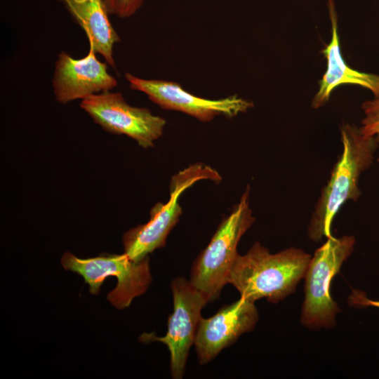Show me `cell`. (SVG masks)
Here are the masks:
<instances>
[{
	"mask_svg": "<svg viewBox=\"0 0 379 379\" xmlns=\"http://www.w3.org/2000/svg\"><path fill=\"white\" fill-rule=\"evenodd\" d=\"M81 107L109 133L126 135L149 148L163 134L166 120L145 107L129 105L119 92L106 91L81 100Z\"/></svg>",
	"mask_w": 379,
	"mask_h": 379,
	"instance_id": "cell-8",
	"label": "cell"
},
{
	"mask_svg": "<svg viewBox=\"0 0 379 379\" xmlns=\"http://www.w3.org/2000/svg\"><path fill=\"white\" fill-rule=\"evenodd\" d=\"M354 244L352 235H332L315 251L304 277L305 299L300 316L304 326L317 330L335 326L336 316L341 310L331 296V282L353 252Z\"/></svg>",
	"mask_w": 379,
	"mask_h": 379,
	"instance_id": "cell-4",
	"label": "cell"
},
{
	"mask_svg": "<svg viewBox=\"0 0 379 379\" xmlns=\"http://www.w3.org/2000/svg\"><path fill=\"white\" fill-rule=\"evenodd\" d=\"M88 41L89 50L84 58L76 59L65 51L58 55L52 84L55 98L61 104L82 100L117 86V79L107 71V65L97 58L92 41Z\"/></svg>",
	"mask_w": 379,
	"mask_h": 379,
	"instance_id": "cell-11",
	"label": "cell"
},
{
	"mask_svg": "<svg viewBox=\"0 0 379 379\" xmlns=\"http://www.w3.org/2000/svg\"><path fill=\"white\" fill-rule=\"evenodd\" d=\"M311 255L290 247L276 253L255 242L244 255H238L228 277L241 297L254 302L265 298L277 304L293 293L304 279Z\"/></svg>",
	"mask_w": 379,
	"mask_h": 379,
	"instance_id": "cell-1",
	"label": "cell"
},
{
	"mask_svg": "<svg viewBox=\"0 0 379 379\" xmlns=\"http://www.w3.org/2000/svg\"><path fill=\"white\" fill-rule=\"evenodd\" d=\"M69 13L86 33L95 51L107 65L116 69L113 48L120 41L109 12L102 0H60Z\"/></svg>",
	"mask_w": 379,
	"mask_h": 379,
	"instance_id": "cell-13",
	"label": "cell"
},
{
	"mask_svg": "<svg viewBox=\"0 0 379 379\" xmlns=\"http://www.w3.org/2000/svg\"><path fill=\"white\" fill-rule=\"evenodd\" d=\"M173 311L168 321L164 336L154 333H143L139 338L142 343L153 341L164 344L170 352L171 377L183 378L190 348L194 345L197 328L202 317L201 312L208 302L206 295L184 277H178L171 281Z\"/></svg>",
	"mask_w": 379,
	"mask_h": 379,
	"instance_id": "cell-7",
	"label": "cell"
},
{
	"mask_svg": "<svg viewBox=\"0 0 379 379\" xmlns=\"http://www.w3.org/2000/svg\"><path fill=\"white\" fill-rule=\"evenodd\" d=\"M349 302L354 306H373L379 308V300H369L363 292L359 291H352Z\"/></svg>",
	"mask_w": 379,
	"mask_h": 379,
	"instance_id": "cell-16",
	"label": "cell"
},
{
	"mask_svg": "<svg viewBox=\"0 0 379 379\" xmlns=\"http://www.w3.org/2000/svg\"><path fill=\"white\" fill-rule=\"evenodd\" d=\"M144 1L145 0H120L117 15L121 18L133 15Z\"/></svg>",
	"mask_w": 379,
	"mask_h": 379,
	"instance_id": "cell-15",
	"label": "cell"
},
{
	"mask_svg": "<svg viewBox=\"0 0 379 379\" xmlns=\"http://www.w3.org/2000/svg\"><path fill=\"white\" fill-rule=\"evenodd\" d=\"M361 107L364 117L359 127L361 133L368 137H379V96L365 101Z\"/></svg>",
	"mask_w": 379,
	"mask_h": 379,
	"instance_id": "cell-14",
	"label": "cell"
},
{
	"mask_svg": "<svg viewBox=\"0 0 379 379\" xmlns=\"http://www.w3.org/2000/svg\"><path fill=\"white\" fill-rule=\"evenodd\" d=\"M332 25L330 43L321 51L327 61L326 70L319 83V90L312 105L317 109L327 102L335 88L341 84H354L370 90L374 97L379 96V75L362 72L351 68L344 60L340 48L337 15L333 0H328Z\"/></svg>",
	"mask_w": 379,
	"mask_h": 379,
	"instance_id": "cell-12",
	"label": "cell"
},
{
	"mask_svg": "<svg viewBox=\"0 0 379 379\" xmlns=\"http://www.w3.org/2000/svg\"><path fill=\"white\" fill-rule=\"evenodd\" d=\"M248 185L239 202L218 225L207 246L191 268L190 283L207 298L208 302L220 297L228 284L230 270L237 255V245L255 222L249 206Z\"/></svg>",
	"mask_w": 379,
	"mask_h": 379,
	"instance_id": "cell-3",
	"label": "cell"
},
{
	"mask_svg": "<svg viewBox=\"0 0 379 379\" xmlns=\"http://www.w3.org/2000/svg\"><path fill=\"white\" fill-rule=\"evenodd\" d=\"M258 319L255 302L241 296L213 316L201 317L194 342L199 363L204 365L213 360L243 333L252 331Z\"/></svg>",
	"mask_w": 379,
	"mask_h": 379,
	"instance_id": "cell-10",
	"label": "cell"
},
{
	"mask_svg": "<svg viewBox=\"0 0 379 379\" xmlns=\"http://www.w3.org/2000/svg\"><path fill=\"white\" fill-rule=\"evenodd\" d=\"M125 78L131 89L145 93L161 108L183 112L203 122L218 116L233 118L253 106L251 101L236 95L211 100L193 95L174 81L146 79L130 73H126Z\"/></svg>",
	"mask_w": 379,
	"mask_h": 379,
	"instance_id": "cell-9",
	"label": "cell"
},
{
	"mask_svg": "<svg viewBox=\"0 0 379 379\" xmlns=\"http://www.w3.org/2000/svg\"><path fill=\"white\" fill-rule=\"evenodd\" d=\"M61 265L65 270L81 275L93 295L100 293L107 277H116L117 286L107 298L119 310L128 307L135 298L145 293L152 281L149 256L135 262L125 253L82 259L66 252L62 256Z\"/></svg>",
	"mask_w": 379,
	"mask_h": 379,
	"instance_id": "cell-6",
	"label": "cell"
},
{
	"mask_svg": "<svg viewBox=\"0 0 379 379\" xmlns=\"http://www.w3.org/2000/svg\"><path fill=\"white\" fill-rule=\"evenodd\" d=\"M201 180L218 182L221 176L213 168L202 163H196L172 177L167 203H157L150 210L147 222L129 230L123 236L124 253L132 260H142L149 253L166 245L168 234L182 213L179 203L181 194Z\"/></svg>",
	"mask_w": 379,
	"mask_h": 379,
	"instance_id": "cell-5",
	"label": "cell"
},
{
	"mask_svg": "<svg viewBox=\"0 0 379 379\" xmlns=\"http://www.w3.org/2000/svg\"><path fill=\"white\" fill-rule=\"evenodd\" d=\"M343 152L315 206L308 226V237L314 241L332 236L331 225L341 206L357 201L361 174L372 164L379 137L364 135L359 128L343 124L340 128Z\"/></svg>",
	"mask_w": 379,
	"mask_h": 379,
	"instance_id": "cell-2",
	"label": "cell"
},
{
	"mask_svg": "<svg viewBox=\"0 0 379 379\" xmlns=\"http://www.w3.org/2000/svg\"><path fill=\"white\" fill-rule=\"evenodd\" d=\"M109 15H116L118 11L120 0H102Z\"/></svg>",
	"mask_w": 379,
	"mask_h": 379,
	"instance_id": "cell-17",
	"label": "cell"
}]
</instances>
